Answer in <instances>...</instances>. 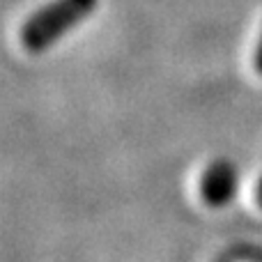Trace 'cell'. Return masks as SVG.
<instances>
[{
  "label": "cell",
  "instance_id": "2",
  "mask_svg": "<svg viewBox=\"0 0 262 262\" xmlns=\"http://www.w3.org/2000/svg\"><path fill=\"white\" fill-rule=\"evenodd\" d=\"M237 172L230 161H214L200 177V198L209 207H223L235 198Z\"/></svg>",
  "mask_w": 262,
  "mask_h": 262
},
{
  "label": "cell",
  "instance_id": "4",
  "mask_svg": "<svg viewBox=\"0 0 262 262\" xmlns=\"http://www.w3.org/2000/svg\"><path fill=\"white\" fill-rule=\"evenodd\" d=\"M255 200H258V205L262 207V180H260V184L255 186Z\"/></svg>",
  "mask_w": 262,
  "mask_h": 262
},
{
  "label": "cell",
  "instance_id": "3",
  "mask_svg": "<svg viewBox=\"0 0 262 262\" xmlns=\"http://www.w3.org/2000/svg\"><path fill=\"white\" fill-rule=\"evenodd\" d=\"M253 69L262 76V35H260L258 49H255V55H253Z\"/></svg>",
  "mask_w": 262,
  "mask_h": 262
},
{
  "label": "cell",
  "instance_id": "1",
  "mask_svg": "<svg viewBox=\"0 0 262 262\" xmlns=\"http://www.w3.org/2000/svg\"><path fill=\"white\" fill-rule=\"evenodd\" d=\"M95 7L97 0H51L23 23L21 46L28 53H44L74 26L85 21Z\"/></svg>",
  "mask_w": 262,
  "mask_h": 262
}]
</instances>
